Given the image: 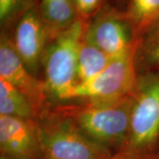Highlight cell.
<instances>
[{"label":"cell","instance_id":"1","mask_svg":"<svg viewBox=\"0 0 159 159\" xmlns=\"http://www.w3.org/2000/svg\"><path fill=\"white\" fill-rule=\"evenodd\" d=\"M134 95L114 100L88 102L65 115L91 140L113 153H122L129 141Z\"/></svg>","mask_w":159,"mask_h":159},{"label":"cell","instance_id":"2","mask_svg":"<svg viewBox=\"0 0 159 159\" xmlns=\"http://www.w3.org/2000/svg\"><path fill=\"white\" fill-rule=\"evenodd\" d=\"M88 23L78 19L50 41L42 59L46 91L57 99L65 97L78 83L77 65Z\"/></svg>","mask_w":159,"mask_h":159},{"label":"cell","instance_id":"3","mask_svg":"<svg viewBox=\"0 0 159 159\" xmlns=\"http://www.w3.org/2000/svg\"><path fill=\"white\" fill-rule=\"evenodd\" d=\"M39 135L43 159H109L116 155L85 135L66 115L39 125Z\"/></svg>","mask_w":159,"mask_h":159},{"label":"cell","instance_id":"4","mask_svg":"<svg viewBox=\"0 0 159 159\" xmlns=\"http://www.w3.org/2000/svg\"><path fill=\"white\" fill-rule=\"evenodd\" d=\"M138 48L114 57L102 72L74 86L64 100L86 99L89 102L114 100L134 95L138 85L135 57Z\"/></svg>","mask_w":159,"mask_h":159},{"label":"cell","instance_id":"5","mask_svg":"<svg viewBox=\"0 0 159 159\" xmlns=\"http://www.w3.org/2000/svg\"><path fill=\"white\" fill-rule=\"evenodd\" d=\"M159 139V77L149 76L139 81L132 106L130 134L126 153H148Z\"/></svg>","mask_w":159,"mask_h":159},{"label":"cell","instance_id":"6","mask_svg":"<svg viewBox=\"0 0 159 159\" xmlns=\"http://www.w3.org/2000/svg\"><path fill=\"white\" fill-rule=\"evenodd\" d=\"M84 38L111 57L123 56L139 45V35L126 12L109 6H102L89 20Z\"/></svg>","mask_w":159,"mask_h":159},{"label":"cell","instance_id":"7","mask_svg":"<svg viewBox=\"0 0 159 159\" xmlns=\"http://www.w3.org/2000/svg\"><path fill=\"white\" fill-rule=\"evenodd\" d=\"M0 78L10 82L28 98L35 115L42 116L45 111L47 91L44 83L32 75L6 32H2L0 38Z\"/></svg>","mask_w":159,"mask_h":159},{"label":"cell","instance_id":"8","mask_svg":"<svg viewBox=\"0 0 159 159\" xmlns=\"http://www.w3.org/2000/svg\"><path fill=\"white\" fill-rule=\"evenodd\" d=\"M52 34L35 6L20 15L14 24L12 44L31 73L42 64L43 56Z\"/></svg>","mask_w":159,"mask_h":159},{"label":"cell","instance_id":"9","mask_svg":"<svg viewBox=\"0 0 159 159\" xmlns=\"http://www.w3.org/2000/svg\"><path fill=\"white\" fill-rule=\"evenodd\" d=\"M0 149L15 159H43L39 125L33 119L0 115Z\"/></svg>","mask_w":159,"mask_h":159},{"label":"cell","instance_id":"10","mask_svg":"<svg viewBox=\"0 0 159 159\" xmlns=\"http://www.w3.org/2000/svg\"><path fill=\"white\" fill-rule=\"evenodd\" d=\"M38 10L52 37L72 26L78 19L74 0H38Z\"/></svg>","mask_w":159,"mask_h":159},{"label":"cell","instance_id":"11","mask_svg":"<svg viewBox=\"0 0 159 159\" xmlns=\"http://www.w3.org/2000/svg\"><path fill=\"white\" fill-rule=\"evenodd\" d=\"M113 58L114 57H109L107 54L84 38L78 57V83L85 82L96 77L106 68V66Z\"/></svg>","mask_w":159,"mask_h":159},{"label":"cell","instance_id":"12","mask_svg":"<svg viewBox=\"0 0 159 159\" xmlns=\"http://www.w3.org/2000/svg\"><path fill=\"white\" fill-rule=\"evenodd\" d=\"M0 115L32 119L35 115L28 98L7 80L0 78Z\"/></svg>","mask_w":159,"mask_h":159},{"label":"cell","instance_id":"13","mask_svg":"<svg viewBox=\"0 0 159 159\" xmlns=\"http://www.w3.org/2000/svg\"><path fill=\"white\" fill-rule=\"evenodd\" d=\"M126 14L140 38L142 32L159 18V0H129Z\"/></svg>","mask_w":159,"mask_h":159},{"label":"cell","instance_id":"14","mask_svg":"<svg viewBox=\"0 0 159 159\" xmlns=\"http://www.w3.org/2000/svg\"><path fill=\"white\" fill-rule=\"evenodd\" d=\"M139 51L148 62L159 66V18L140 35Z\"/></svg>","mask_w":159,"mask_h":159},{"label":"cell","instance_id":"15","mask_svg":"<svg viewBox=\"0 0 159 159\" xmlns=\"http://www.w3.org/2000/svg\"><path fill=\"white\" fill-rule=\"evenodd\" d=\"M37 6L35 0H0V24L5 29L15 24L20 15L27 10Z\"/></svg>","mask_w":159,"mask_h":159},{"label":"cell","instance_id":"16","mask_svg":"<svg viewBox=\"0 0 159 159\" xmlns=\"http://www.w3.org/2000/svg\"><path fill=\"white\" fill-rule=\"evenodd\" d=\"M102 1L103 0H74L79 19L89 22L102 7Z\"/></svg>","mask_w":159,"mask_h":159},{"label":"cell","instance_id":"17","mask_svg":"<svg viewBox=\"0 0 159 159\" xmlns=\"http://www.w3.org/2000/svg\"><path fill=\"white\" fill-rule=\"evenodd\" d=\"M109 159H159V152L153 151L148 153H126L122 152L114 155Z\"/></svg>","mask_w":159,"mask_h":159},{"label":"cell","instance_id":"18","mask_svg":"<svg viewBox=\"0 0 159 159\" xmlns=\"http://www.w3.org/2000/svg\"><path fill=\"white\" fill-rule=\"evenodd\" d=\"M0 159H15L13 157H8L6 155H4V154H1L0 155Z\"/></svg>","mask_w":159,"mask_h":159}]
</instances>
